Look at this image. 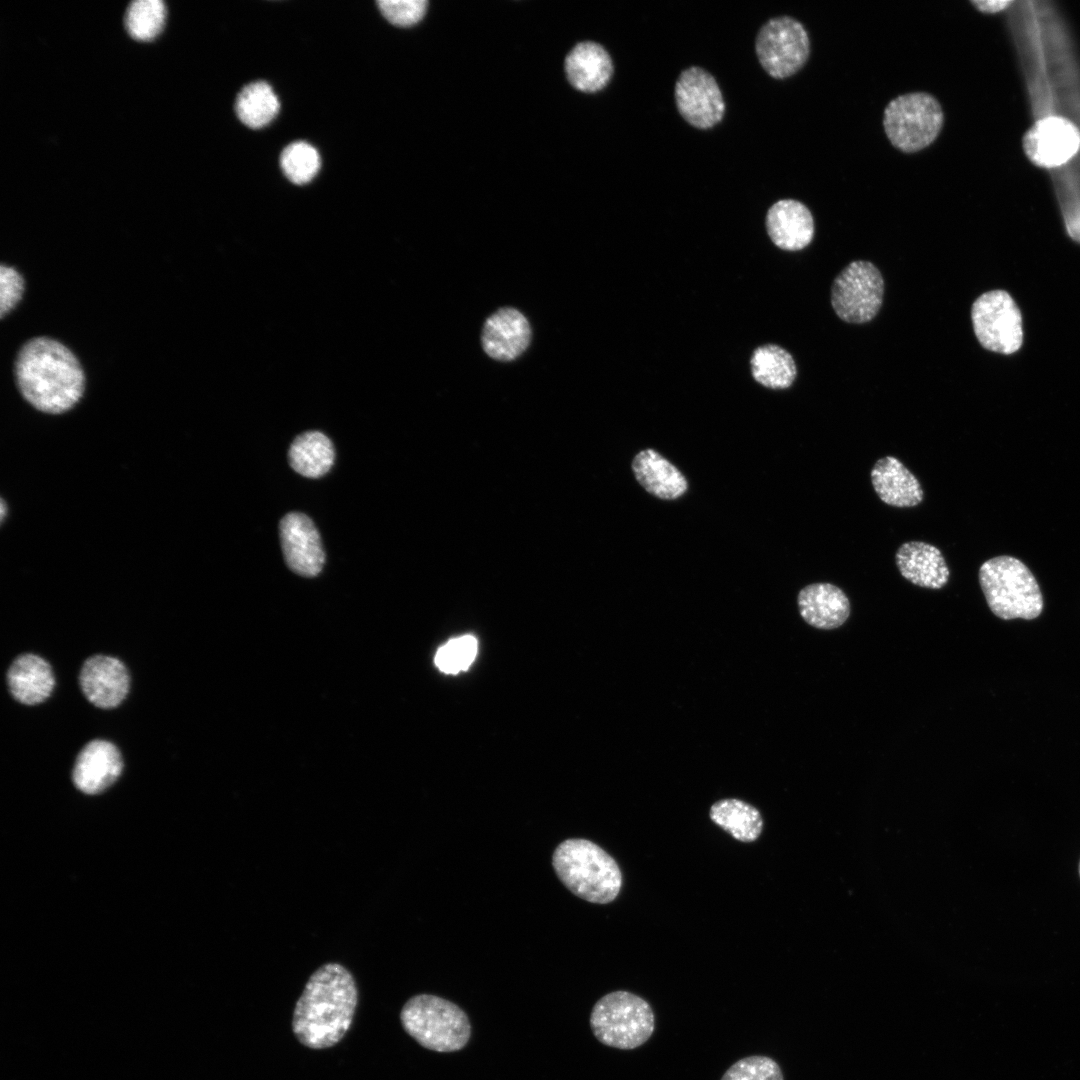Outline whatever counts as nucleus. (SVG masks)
I'll list each match as a JSON object with an SVG mask.
<instances>
[{
    "instance_id": "obj_1",
    "label": "nucleus",
    "mask_w": 1080,
    "mask_h": 1080,
    "mask_svg": "<svg viewBox=\"0 0 1080 1080\" xmlns=\"http://www.w3.org/2000/svg\"><path fill=\"white\" fill-rule=\"evenodd\" d=\"M357 1004L352 973L339 963H325L311 974L295 1004L292 1031L308 1048H330L346 1035Z\"/></svg>"
},
{
    "instance_id": "obj_2",
    "label": "nucleus",
    "mask_w": 1080,
    "mask_h": 1080,
    "mask_svg": "<svg viewBox=\"0 0 1080 1080\" xmlns=\"http://www.w3.org/2000/svg\"><path fill=\"white\" fill-rule=\"evenodd\" d=\"M14 374L22 397L46 414L67 412L79 402L85 389V374L78 358L50 337H34L22 345Z\"/></svg>"
},
{
    "instance_id": "obj_3",
    "label": "nucleus",
    "mask_w": 1080,
    "mask_h": 1080,
    "mask_svg": "<svg viewBox=\"0 0 1080 1080\" xmlns=\"http://www.w3.org/2000/svg\"><path fill=\"white\" fill-rule=\"evenodd\" d=\"M552 865L574 895L592 903L613 901L622 886L616 861L587 839L572 838L560 843L553 853Z\"/></svg>"
},
{
    "instance_id": "obj_4",
    "label": "nucleus",
    "mask_w": 1080,
    "mask_h": 1080,
    "mask_svg": "<svg viewBox=\"0 0 1080 1080\" xmlns=\"http://www.w3.org/2000/svg\"><path fill=\"white\" fill-rule=\"evenodd\" d=\"M978 578L987 604L997 617L1031 620L1042 612L1037 580L1019 559L1008 555L991 558L981 565Z\"/></svg>"
},
{
    "instance_id": "obj_5",
    "label": "nucleus",
    "mask_w": 1080,
    "mask_h": 1080,
    "mask_svg": "<svg viewBox=\"0 0 1080 1080\" xmlns=\"http://www.w3.org/2000/svg\"><path fill=\"white\" fill-rule=\"evenodd\" d=\"M402 1027L421 1046L437 1052L462 1049L470 1039L466 1013L456 1004L431 994L409 998L400 1012Z\"/></svg>"
},
{
    "instance_id": "obj_6",
    "label": "nucleus",
    "mask_w": 1080,
    "mask_h": 1080,
    "mask_svg": "<svg viewBox=\"0 0 1080 1080\" xmlns=\"http://www.w3.org/2000/svg\"><path fill=\"white\" fill-rule=\"evenodd\" d=\"M590 1027L609 1047L632 1050L646 1043L655 1030V1014L642 997L624 990L610 992L593 1006Z\"/></svg>"
},
{
    "instance_id": "obj_7",
    "label": "nucleus",
    "mask_w": 1080,
    "mask_h": 1080,
    "mask_svg": "<svg viewBox=\"0 0 1080 1080\" xmlns=\"http://www.w3.org/2000/svg\"><path fill=\"white\" fill-rule=\"evenodd\" d=\"M944 114L938 100L926 92H912L892 99L886 106L883 126L898 150L918 152L938 137Z\"/></svg>"
},
{
    "instance_id": "obj_8",
    "label": "nucleus",
    "mask_w": 1080,
    "mask_h": 1080,
    "mask_svg": "<svg viewBox=\"0 0 1080 1080\" xmlns=\"http://www.w3.org/2000/svg\"><path fill=\"white\" fill-rule=\"evenodd\" d=\"M755 51L763 69L773 78L797 73L807 62L810 40L802 23L789 16L768 20L759 30Z\"/></svg>"
},
{
    "instance_id": "obj_9",
    "label": "nucleus",
    "mask_w": 1080,
    "mask_h": 1080,
    "mask_svg": "<svg viewBox=\"0 0 1080 1080\" xmlns=\"http://www.w3.org/2000/svg\"><path fill=\"white\" fill-rule=\"evenodd\" d=\"M884 295V280L869 261L849 263L834 279L831 304L837 316L848 323L861 324L878 313Z\"/></svg>"
},
{
    "instance_id": "obj_10",
    "label": "nucleus",
    "mask_w": 1080,
    "mask_h": 1080,
    "mask_svg": "<svg viewBox=\"0 0 1080 1080\" xmlns=\"http://www.w3.org/2000/svg\"><path fill=\"white\" fill-rule=\"evenodd\" d=\"M971 320L974 333L985 349L1011 354L1020 348L1021 313L1006 291L993 290L979 296L972 305Z\"/></svg>"
},
{
    "instance_id": "obj_11",
    "label": "nucleus",
    "mask_w": 1080,
    "mask_h": 1080,
    "mask_svg": "<svg viewBox=\"0 0 1080 1080\" xmlns=\"http://www.w3.org/2000/svg\"><path fill=\"white\" fill-rule=\"evenodd\" d=\"M674 96L680 115L693 127L712 128L724 116L721 90L715 78L701 67L692 66L680 73Z\"/></svg>"
},
{
    "instance_id": "obj_12",
    "label": "nucleus",
    "mask_w": 1080,
    "mask_h": 1080,
    "mask_svg": "<svg viewBox=\"0 0 1080 1080\" xmlns=\"http://www.w3.org/2000/svg\"><path fill=\"white\" fill-rule=\"evenodd\" d=\"M1022 146L1025 155L1035 166L1058 167L1079 151L1080 131L1067 118L1045 117L1025 132Z\"/></svg>"
},
{
    "instance_id": "obj_13",
    "label": "nucleus",
    "mask_w": 1080,
    "mask_h": 1080,
    "mask_svg": "<svg viewBox=\"0 0 1080 1080\" xmlns=\"http://www.w3.org/2000/svg\"><path fill=\"white\" fill-rule=\"evenodd\" d=\"M279 534L288 567L301 576H317L323 568L325 554L312 520L300 512L288 513L280 521Z\"/></svg>"
},
{
    "instance_id": "obj_14",
    "label": "nucleus",
    "mask_w": 1080,
    "mask_h": 1080,
    "mask_svg": "<svg viewBox=\"0 0 1080 1080\" xmlns=\"http://www.w3.org/2000/svg\"><path fill=\"white\" fill-rule=\"evenodd\" d=\"M532 330L526 316L514 307H502L484 322L481 332L482 348L487 356L510 362L519 358L529 347Z\"/></svg>"
},
{
    "instance_id": "obj_15",
    "label": "nucleus",
    "mask_w": 1080,
    "mask_h": 1080,
    "mask_svg": "<svg viewBox=\"0 0 1080 1080\" xmlns=\"http://www.w3.org/2000/svg\"><path fill=\"white\" fill-rule=\"evenodd\" d=\"M79 682L90 703L101 709H112L126 698L130 677L126 666L119 659L94 655L83 663Z\"/></svg>"
},
{
    "instance_id": "obj_16",
    "label": "nucleus",
    "mask_w": 1080,
    "mask_h": 1080,
    "mask_svg": "<svg viewBox=\"0 0 1080 1080\" xmlns=\"http://www.w3.org/2000/svg\"><path fill=\"white\" fill-rule=\"evenodd\" d=\"M122 769L123 760L118 748L107 740L95 739L78 753L72 780L81 792L98 794L119 778Z\"/></svg>"
},
{
    "instance_id": "obj_17",
    "label": "nucleus",
    "mask_w": 1080,
    "mask_h": 1080,
    "mask_svg": "<svg viewBox=\"0 0 1080 1080\" xmlns=\"http://www.w3.org/2000/svg\"><path fill=\"white\" fill-rule=\"evenodd\" d=\"M765 224L771 241L786 251L801 250L814 237L812 213L798 200L782 199L775 202L768 209Z\"/></svg>"
},
{
    "instance_id": "obj_18",
    "label": "nucleus",
    "mask_w": 1080,
    "mask_h": 1080,
    "mask_svg": "<svg viewBox=\"0 0 1080 1080\" xmlns=\"http://www.w3.org/2000/svg\"><path fill=\"white\" fill-rule=\"evenodd\" d=\"M802 618L818 629H834L849 617L850 603L845 593L831 583H813L798 594Z\"/></svg>"
},
{
    "instance_id": "obj_19",
    "label": "nucleus",
    "mask_w": 1080,
    "mask_h": 1080,
    "mask_svg": "<svg viewBox=\"0 0 1080 1080\" xmlns=\"http://www.w3.org/2000/svg\"><path fill=\"white\" fill-rule=\"evenodd\" d=\"M896 564L906 580L924 588L940 589L950 575L940 550L925 542L902 544L896 552Z\"/></svg>"
},
{
    "instance_id": "obj_20",
    "label": "nucleus",
    "mask_w": 1080,
    "mask_h": 1080,
    "mask_svg": "<svg viewBox=\"0 0 1080 1080\" xmlns=\"http://www.w3.org/2000/svg\"><path fill=\"white\" fill-rule=\"evenodd\" d=\"M565 72L573 87L593 93L608 84L613 74V62L602 45L592 41L580 42L568 53Z\"/></svg>"
},
{
    "instance_id": "obj_21",
    "label": "nucleus",
    "mask_w": 1080,
    "mask_h": 1080,
    "mask_svg": "<svg viewBox=\"0 0 1080 1080\" xmlns=\"http://www.w3.org/2000/svg\"><path fill=\"white\" fill-rule=\"evenodd\" d=\"M871 481L878 497L890 506L913 507L923 500L918 479L893 456L876 461L871 470Z\"/></svg>"
},
{
    "instance_id": "obj_22",
    "label": "nucleus",
    "mask_w": 1080,
    "mask_h": 1080,
    "mask_svg": "<svg viewBox=\"0 0 1080 1080\" xmlns=\"http://www.w3.org/2000/svg\"><path fill=\"white\" fill-rule=\"evenodd\" d=\"M10 693L20 703L36 705L44 702L55 685L53 671L42 657L27 653L15 658L8 669Z\"/></svg>"
},
{
    "instance_id": "obj_23",
    "label": "nucleus",
    "mask_w": 1080,
    "mask_h": 1080,
    "mask_svg": "<svg viewBox=\"0 0 1080 1080\" xmlns=\"http://www.w3.org/2000/svg\"><path fill=\"white\" fill-rule=\"evenodd\" d=\"M632 470L638 483L657 498L674 500L687 491L685 476L653 449L638 452L633 458Z\"/></svg>"
},
{
    "instance_id": "obj_24",
    "label": "nucleus",
    "mask_w": 1080,
    "mask_h": 1080,
    "mask_svg": "<svg viewBox=\"0 0 1080 1080\" xmlns=\"http://www.w3.org/2000/svg\"><path fill=\"white\" fill-rule=\"evenodd\" d=\"M334 457L331 440L319 431L300 434L293 440L288 451L290 466L307 478L325 475L332 467Z\"/></svg>"
},
{
    "instance_id": "obj_25",
    "label": "nucleus",
    "mask_w": 1080,
    "mask_h": 1080,
    "mask_svg": "<svg viewBox=\"0 0 1080 1080\" xmlns=\"http://www.w3.org/2000/svg\"><path fill=\"white\" fill-rule=\"evenodd\" d=\"M750 365L754 380L769 389H787L797 376L792 355L775 344L757 347L753 351Z\"/></svg>"
},
{
    "instance_id": "obj_26",
    "label": "nucleus",
    "mask_w": 1080,
    "mask_h": 1080,
    "mask_svg": "<svg viewBox=\"0 0 1080 1080\" xmlns=\"http://www.w3.org/2000/svg\"><path fill=\"white\" fill-rule=\"evenodd\" d=\"M710 818L741 842L756 840L762 831L760 812L740 799L729 798L715 802L710 808Z\"/></svg>"
},
{
    "instance_id": "obj_27",
    "label": "nucleus",
    "mask_w": 1080,
    "mask_h": 1080,
    "mask_svg": "<svg viewBox=\"0 0 1080 1080\" xmlns=\"http://www.w3.org/2000/svg\"><path fill=\"white\" fill-rule=\"evenodd\" d=\"M279 109L278 97L265 81H255L244 86L235 102V111L240 121L253 129L269 124Z\"/></svg>"
},
{
    "instance_id": "obj_28",
    "label": "nucleus",
    "mask_w": 1080,
    "mask_h": 1080,
    "mask_svg": "<svg viewBox=\"0 0 1080 1080\" xmlns=\"http://www.w3.org/2000/svg\"><path fill=\"white\" fill-rule=\"evenodd\" d=\"M165 18V6L160 0L132 1L125 14V26L136 40H150L160 31Z\"/></svg>"
},
{
    "instance_id": "obj_29",
    "label": "nucleus",
    "mask_w": 1080,
    "mask_h": 1080,
    "mask_svg": "<svg viewBox=\"0 0 1080 1080\" xmlns=\"http://www.w3.org/2000/svg\"><path fill=\"white\" fill-rule=\"evenodd\" d=\"M280 165L291 182L305 184L311 181L319 171L320 156L311 144L296 141L283 149Z\"/></svg>"
},
{
    "instance_id": "obj_30",
    "label": "nucleus",
    "mask_w": 1080,
    "mask_h": 1080,
    "mask_svg": "<svg viewBox=\"0 0 1080 1080\" xmlns=\"http://www.w3.org/2000/svg\"><path fill=\"white\" fill-rule=\"evenodd\" d=\"M477 654V640L465 635L449 640L435 655L436 666L444 673L456 674L466 670Z\"/></svg>"
},
{
    "instance_id": "obj_31",
    "label": "nucleus",
    "mask_w": 1080,
    "mask_h": 1080,
    "mask_svg": "<svg viewBox=\"0 0 1080 1080\" xmlns=\"http://www.w3.org/2000/svg\"><path fill=\"white\" fill-rule=\"evenodd\" d=\"M720 1080H784L779 1064L765 1055H751L732 1064Z\"/></svg>"
},
{
    "instance_id": "obj_32",
    "label": "nucleus",
    "mask_w": 1080,
    "mask_h": 1080,
    "mask_svg": "<svg viewBox=\"0 0 1080 1080\" xmlns=\"http://www.w3.org/2000/svg\"><path fill=\"white\" fill-rule=\"evenodd\" d=\"M377 5L384 17L392 24L410 26L424 17L428 2L426 0H380Z\"/></svg>"
},
{
    "instance_id": "obj_33",
    "label": "nucleus",
    "mask_w": 1080,
    "mask_h": 1080,
    "mask_svg": "<svg viewBox=\"0 0 1080 1080\" xmlns=\"http://www.w3.org/2000/svg\"><path fill=\"white\" fill-rule=\"evenodd\" d=\"M24 293V278L12 266L1 264L0 267V316L11 312Z\"/></svg>"
},
{
    "instance_id": "obj_34",
    "label": "nucleus",
    "mask_w": 1080,
    "mask_h": 1080,
    "mask_svg": "<svg viewBox=\"0 0 1080 1080\" xmlns=\"http://www.w3.org/2000/svg\"><path fill=\"white\" fill-rule=\"evenodd\" d=\"M970 2H971V4H973L976 7L977 10H979V11H981L983 13H988V14L1000 12V11L1006 9L1007 7H1009L1013 3L1012 0H1009V1H1000V0L999 1H977V0L975 1V0H971Z\"/></svg>"
},
{
    "instance_id": "obj_35",
    "label": "nucleus",
    "mask_w": 1080,
    "mask_h": 1080,
    "mask_svg": "<svg viewBox=\"0 0 1080 1080\" xmlns=\"http://www.w3.org/2000/svg\"><path fill=\"white\" fill-rule=\"evenodd\" d=\"M1078 869H1079V876H1080V861H1079V866H1078Z\"/></svg>"
}]
</instances>
